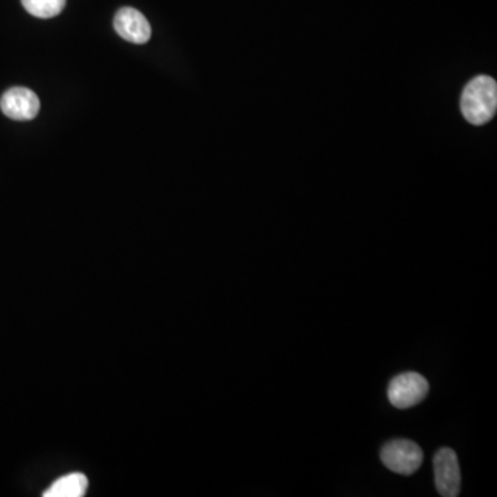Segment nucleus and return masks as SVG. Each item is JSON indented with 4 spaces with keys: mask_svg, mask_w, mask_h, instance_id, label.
<instances>
[{
    "mask_svg": "<svg viewBox=\"0 0 497 497\" xmlns=\"http://www.w3.org/2000/svg\"><path fill=\"white\" fill-rule=\"evenodd\" d=\"M460 106L471 125L480 127L488 123L497 109V85L494 80L481 75L470 80L463 90Z\"/></svg>",
    "mask_w": 497,
    "mask_h": 497,
    "instance_id": "obj_1",
    "label": "nucleus"
},
{
    "mask_svg": "<svg viewBox=\"0 0 497 497\" xmlns=\"http://www.w3.org/2000/svg\"><path fill=\"white\" fill-rule=\"evenodd\" d=\"M114 27L117 35L135 44H145L151 39V25L143 13L133 7H123L114 18Z\"/></svg>",
    "mask_w": 497,
    "mask_h": 497,
    "instance_id": "obj_6",
    "label": "nucleus"
},
{
    "mask_svg": "<svg viewBox=\"0 0 497 497\" xmlns=\"http://www.w3.org/2000/svg\"><path fill=\"white\" fill-rule=\"evenodd\" d=\"M23 9L38 18H53L65 9L67 0H21Z\"/></svg>",
    "mask_w": 497,
    "mask_h": 497,
    "instance_id": "obj_8",
    "label": "nucleus"
},
{
    "mask_svg": "<svg viewBox=\"0 0 497 497\" xmlns=\"http://www.w3.org/2000/svg\"><path fill=\"white\" fill-rule=\"evenodd\" d=\"M434 478L442 497L459 496L462 474L456 452L451 447H441L434 456Z\"/></svg>",
    "mask_w": 497,
    "mask_h": 497,
    "instance_id": "obj_4",
    "label": "nucleus"
},
{
    "mask_svg": "<svg viewBox=\"0 0 497 497\" xmlns=\"http://www.w3.org/2000/svg\"><path fill=\"white\" fill-rule=\"evenodd\" d=\"M430 391L428 381L416 371L401 373L392 379L387 389L389 401L398 409H408L420 404Z\"/></svg>",
    "mask_w": 497,
    "mask_h": 497,
    "instance_id": "obj_3",
    "label": "nucleus"
},
{
    "mask_svg": "<svg viewBox=\"0 0 497 497\" xmlns=\"http://www.w3.org/2000/svg\"><path fill=\"white\" fill-rule=\"evenodd\" d=\"M89 481L80 473H72L57 480L44 492V497H83L88 491Z\"/></svg>",
    "mask_w": 497,
    "mask_h": 497,
    "instance_id": "obj_7",
    "label": "nucleus"
},
{
    "mask_svg": "<svg viewBox=\"0 0 497 497\" xmlns=\"http://www.w3.org/2000/svg\"><path fill=\"white\" fill-rule=\"evenodd\" d=\"M0 109L10 119L25 122L38 117L41 101L30 89L13 88L0 98Z\"/></svg>",
    "mask_w": 497,
    "mask_h": 497,
    "instance_id": "obj_5",
    "label": "nucleus"
},
{
    "mask_svg": "<svg viewBox=\"0 0 497 497\" xmlns=\"http://www.w3.org/2000/svg\"><path fill=\"white\" fill-rule=\"evenodd\" d=\"M381 462L392 473L412 475L423 463V451L409 439H394L381 447Z\"/></svg>",
    "mask_w": 497,
    "mask_h": 497,
    "instance_id": "obj_2",
    "label": "nucleus"
}]
</instances>
